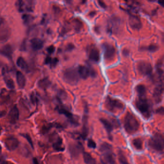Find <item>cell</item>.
<instances>
[{
  "label": "cell",
  "instance_id": "cell-1",
  "mask_svg": "<svg viewBox=\"0 0 164 164\" xmlns=\"http://www.w3.org/2000/svg\"><path fill=\"white\" fill-rule=\"evenodd\" d=\"M124 127L128 133L132 134L138 131L140 128V123L133 114L128 112L124 117Z\"/></svg>",
  "mask_w": 164,
  "mask_h": 164
},
{
  "label": "cell",
  "instance_id": "cell-2",
  "mask_svg": "<svg viewBox=\"0 0 164 164\" xmlns=\"http://www.w3.org/2000/svg\"><path fill=\"white\" fill-rule=\"evenodd\" d=\"M135 105L137 110L146 119L150 118L152 112V107L146 96H138L135 101Z\"/></svg>",
  "mask_w": 164,
  "mask_h": 164
},
{
  "label": "cell",
  "instance_id": "cell-3",
  "mask_svg": "<svg viewBox=\"0 0 164 164\" xmlns=\"http://www.w3.org/2000/svg\"><path fill=\"white\" fill-rule=\"evenodd\" d=\"M104 105L107 110L114 113L122 111L125 109V105L121 101L110 96L106 97Z\"/></svg>",
  "mask_w": 164,
  "mask_h": 164
},
{
  "label": "cell",
  "instance_id": "cell-4",
  "mask_svg": "<svg viewBox=\"0 0 164 164\" xmlns=\"http://www.w3.org/2000/svg\"><path fill=\"white\" fill-rule=\"evenodd\" d=\"M63 79L70 85H75L79 82L81 78L78 73V68H69L65 69L63 73Z\"/></svg>",
  "mask_w": 164,
  "mask_h": 164
},
{
  "label": "cell",
  "instance_id": "cell-5",
  "mask_svg": "<svg viewBox=\"0 0 164 164\" xmlns=\"http://www.w3.org/2000/svg\"><path fill=\"white\" fill-rule=\"evenodd\" d=\"M149 145L152 149L158 152L164 150V135L161 133H156L150 139Z\"/></svg>",
  "mask_w": 164,
  "mask_h": 164
},
{
  "label": "cell",
  "instance_id": "cell-6",
  "mask_svg": "<svg viewBox=\"0 0 164 164\" xmlns=\"http://www.w3.org/2000/svg\"><path fill=\"white\" fill-rule=\"evenodd\" d=\"M58 105L56 108V109L57 110L59 113L65 116L72 125L75 126H78L79 123L78 120L76 119L74 115L71 113V112L62 104V102H58Z\"/></svg>",
  "mask_w": 164,
  "mask_h": 164
},
{
  "label": "cell",
  "instance_id": "cell-7",
  "mask_svg": "<svg viewBox=\"0 0 164 164\" xmlns=\"http://www.w3.org/2000/svg\"><path fill=\"white\" fill-rule=\"evenodd\" d=\"M137 68L138 72L142 76H151L152 73L153 67L152 65L145 60H140L138 62Z\"/></svg>",
  "mask_w": 164,
  "mask_h": 164
},
{
  "label": "cell",
  "instance_id": "cell-8",
  "mask_svg": "<svg viewBox=\"0 0 164 164\" xmlns=\"http://www.w3.org/2000/svg\"><path fill=\"white\" fill-rule=\"evenodd\" d=\"M103 47L104 59L107 62H111L114 59L116 54L115 47L112 45L107 43L103 44Z\"/></svg>",
  "mask_w": 164,
  "mask_h": 164
},
{
  "label": "cell",
  "instance_id": "cell-9",
  "mask_svg": "<svg viewBox=\"0 0 164 164\" xmlns=\"http://www.w3.org/2000/svg\"><path fill=\"white\" fill-rule=\"evenodd\" d=\"M164 93V82L157 83L153 92V97L157 103L161 102Z\"/></svg>",
  "mask_w": 164,
  "mask_h": 164
},
{
  "label": "cell",
  "instance_id": "cell-10",
  "mask_svg": "<svg viewBox=\"0 0 164 164\" xmlns=\"http://www.w3.org/2000/svg\"><path fill=\"white\" fill-rule=\"evenodd\" d=\"M11 31L10 28L7 26L4 20H1V28H0V39L2 43L6 42L10 38Z\"/></svg>",
  "mask_w": 164,
  "mask_h": 164
},
{
  "label": "cell",
  "instance_id": "cell-11",
  "mask_svg": "<svg viewBox=\"0 0 164 164\" xmlns=\"http://www.w3.org/2000/svg\"><path fill=\"white\" fill-rule=\"evenodd\" d=\"M100 121L102 123L103 125L104 128L106 129V131H107L109 139L110 140H112V136L111 135V133L115 128L118 127L119 123L117 122H115V121H109V120L104 119V118L100 119Z\"/></svg>",
  "mask_w": 164,
  "mask_h": 164
},
{
  "label": "cell",
  "instance_id": "cell-12",
  "mask_svg": "<svg viewBox=\"0 0 164 164\" xmlns=\"http://www.w3.org/2000/svg\"><path fill=\"white\" fill-rule=\"evenodd\" d=\"M88 107L87 104L85 105L84 112L83 116V127L82 129V137L83 139L85 140L88 136L89 129H88Z\"/></svg>",
  "mask_w": 164,
  "mask_h": 164
},
{
  "label": "cell",
  "instance_id": "cell-13",
  "mask_svg": "<svg viewBox=\"0 0 164 164\" xmlns=\"http://www.w3.org/2000/svg\"><path fill=\"white\" fill-rule=\"evenodd\" d=\"M88 56L89 59L92 62L98 63L100 61V52L95 45H91L88 48Z\"/></svg>",
  "mask_w": 164,
  "mask_h": 164
},
{
  "label": "cell",
  "instance_id": "cell-14",
  "mask_svg": "<svg viewBox=\"0 0 164 164\" xmlns=\"http://www.w3.org/2000/svg\"><path fill=\"white\" fill-rule=\"evenodd\" d=\"M5 145L8 150L10 151H14L19 146V141L17 138L13 136H10L6 139Z\"/></svg>",
  "mask_w": 164,
  "mask_h": 164
},
{
  "label": "cell",
  "instance_id": "cell-15",
  "mask_svg": "<svg viewBox=\"0 0 164 164\" xmlns=\"http://www.w3.org/2000/svg\"><path fill=\"white\" fill-rule=\"evenodd\" d=\"M128 22L130 27L135 30H139L142 27V23L139 17L135 15H129Z\"/></svg>",
  "mask_w": 164,
  "mask_h": 164
},
{
  "label": "cell",
  "instance_id": "cell-16",
  "mask_svg": "<svg viewBox=\"0 0 164 164\" xmlns=\"http://www.w3.org/2000/svg\"><path fill=\"white\" fill-rule=\"evenodd\" d=\"M83 149V147L80 143L70 145L69 148L70 153L73 158H77Z\"/></svg>",
  "mask_w": 164,
  "mask_h": 164
},
{
  "label": "cell",
  "instance_id": "cell-17",
  "mask_svg": "<svg viewBox=\"0 0 164 164\" xmlns=\"http://www.w3.org/2000/svg\"><path fill=\"white\" fill-rule=\"evenodd\" d=\"M8 119L11 123H15L19 120V112L18 107L15 105L10 109L8 115Z\"/></svg>",
  "mask_w": 164,
  "mask_h": 164
},
{
  "label": "cell",
  "instance_id": "cell-18",
  "mask_svg": "<svg viewBox=\"0 0 164 164\" xmlns=\"http://www.w3.org/2000/svg\"><path fill=\"white\" fill-rule=\"evenodd\" d=\"M13 52V47L10 44L5 45L1 50V54L10 60H12Z\"/></svg>",
  "mask_w": 164,
  "mask_h": 164
},
{
  "label": "cell",
  "instance_id": "cell-19",
  "mask_svg": "<svg viewBox=\"0 0 164 164\" xmlns=\"http://www.w3.org/2000/svg\"><path fill=\"white\" fill-rule=\"evenodd\" d=\"M78 71L81 78L83 79H86L90 76V69L89 67L79 65L78 67Z\"/></svg>",
  "mask_w": 164,
  "mask_h": 164
},
{
  "label": "cell",
  "instance_id": "cell-20",
  "mask_svg": "<svg viewBox=\"0 0 164 164\" xmlns=\"http://www.w3.org/2000/svg\"><path fill=\"white\" fill-rule=\"evenodd\" d=\"M31 47L34 51L41 50L44 45V41L39 38H33L31 40Z\"/></svg>",
  "mask_w": 164,
  "mask_h": 164
},
{
  "label": "cell",
  "instance_id": "cell-21",
  "mask_svg": "<svg viewBox=\"0 0 164 164\" xmlns=\"http://www.w3.org/2000/svg\"><path fill=\"white\" fill-rule=\"evenodd\" d=\"M16 80L19 88L20 89L24 88L26 84V79L22 72L20 71L16 72Z\"/></svg>",
  "mask_w": 164,
  "mask_h": 164
},
{
  "label": "cell",
  "instance_id": "cell-22",
  "mask_svg": "<svg viewBox=\"0 0 164 164\" xmlns=\"http://www.w3.org/2000/svg\"><path fill=\"white\" fill-rule=\"evenodd\" d=\"M16 65L18 67L22 69V70L25 72H29V67L26 61L22 57H19L16 60Z\"/></svg>",
  "mask_w": 164,
  "mask_h": 164
},
{
  "label": "cell",
  "instance_id": "cell-23",
  "mask_svg": "<svg viewBox=\"0 0 164 164\" xmlns=\"http://www.w3.org/2000/svg\"><path fill=\"white\" fill-rule=\"evenodd\" d=\"M51 84V82L47 77L44 78L40 79L38 82V86L41 89L45 90L48 89Z\"/></svg>",
  "mask_w": 164,
  "mask_h": 164
},
{
  "label": "cell",
  "instance_id": "cell-24",
  "mask_svg": "<svg viewBox=\"0 0 164 164\" xmlns=\"http://www.w3.org/2000/svg\"><path fill=\"white\" fill-rule=\"evenodd\" d=\"M99 150L103 154L110 153H112V146L108 143L103 142L100 146Z\"/></svg>",
  "mask_w": 164,
  "mask_h": 164
},
{
  "label": "cell",
  "instance_id": "cell-25",
  "mask_svg": "<svg viewBox=\"0 0 164 164\" xmlns=\"http://www.w3.org/2000/svg\"><path fill=\"white\" fill-rule=\"evenodd\" d=\"M59 59L57 58H52L50 56H47L45 59V64L47 65H49L50 67H55L57 66V65L58 64Z\"/></svg>",
  "mask_w": 164,
  "mask_h": 164
},
{
  "label": "cell",
  "instance_id": "cell-26",
  "mask_svg": "<svg viewBox=\"0 0 164 164\" xmlns=\"http://www.w3.org/2000/svg\"><path fill=\"white\" fill-rule=\"evenodd\" d=\"M63 146L62 139L60 137H58L57 139V141H54L53 146L54 150L59 152V151H63L64 150L65 147Z\"/></svg>",
  "mask_w": 164,
  "mask_h": 164
},
{
  "label": "cell",
  "instance_id": "cell-27",
  "mask_svg": "<svg viewBox=\"0 0 164 164\" xmlns=\"http://www.w3.org/2000/svg\"><path fill=\"white\" fill-rule=\"evenodd\" d=\"M84 161L86 164H96L95 160L89 153L84 152L83 154Z\"/></svg>",
  "mask_w": 164,
  "mask_h": 164
},
{
  "label": "cell",
  "instance_id": "cell-28",
  "mask_svg": "<svg viewBox=\"0 0 164 164\" xmlns=\"http://www.w3.org/2000/svg\"><path fill=\"white\" fill-rule=\"evenodd\" d=\"M3 80L5 81L6 85L8 88L11 90L14 89L15 88L14 82L11 77L6 76H3Z\"/></svg>",
  "mask_w": 164,
  "mask_h": 164
},
{
  "label": "cell",
  "instance_id": "cell-29",
  "mask_svg": "<svg viewBox=\"0 0 164 164\" xmlns=\"http://www.w3.org/2000/svg\"><path fill=\"white\" fill-rule=\"evenodd\" d=\"M136 92L138 96H145L146 94L145 86L143 84H140L136 85L135 88Z\"/></svg>",
  "mask_w": 164,
  "mask_h": 164
},
{
  "label": "cell",
  "instance_id": "cell-30",
  "mask_svg": "<svg viewBox=\"0 0 164 164\" xmlns=\"http://www.w3.org/2000/svg\"><path fill=\"white\" fill-rule=\"evenodd\" d=\"M132 145L137 150H142L143 148V142L141 139L139 138H135L132 141Z\"/></svg>",
  "mask_w": 164,
  "mask_h": 164
},
{
  "label": "cell",
  "instance_id": "cell-31",
  "mask_svg": "<svg viewBox=\"0 0 164 164\" xmlns=\"http://www.w3.org/2000/svg\"><path fill=\"white\" fill-rule=\"evenodd\" d=\"M140 51H148L149 52H155L158 50V46L156 44H151L147 46L141 47Z\"/></svg>",
  "mask_w": 164,
  "mask_h": 164
},
{
  "label": "cell",
  "instance_id": "cell-32",
  "mask_svg": "<svg viewBox=\"0 0 164 164\" xmlns=\"http://www.w3.org/2000/svg\"><path fill=\"white\" fill-rule=\"evenodd\" d=\"M104 161L108 164H114L115 159L112 153L103 154Z\"/></svg>",
  "mask_w": 164,
  "mask_h": 164
},
{
  "label": "cell",
  "instance_id": "cell-33",
  "mask_svg": "<svg viewBox=\"0 0 164 164\" xmlns=\"http://www.w3.org/2000/svg\"><path fill=\"white\" fill-rule=\"evenodd\" d=\"M118 156H119V161L121 164H129L127 158L122 151L119 152Z\"/></svg>",
  "mask_w": 164,
  "mask_h": 164
},
{
  "label": "cell",
  "instance_id": "cell-34",
  "mask_svg": "<svg viewBox=\"0 0 164 164\" xmlns=\"http://www.w3.org/2000/svg\"><path fill=\"white\" fill-rule=\"evenodd\" d=\"M66 97V94L65 91L63 90H59L58 92L57 99V101H62V99H65Z\"/></svg>",
  "mask_w": 164,
  "mask_h": 164
},
{
  "label": "cell",
  "instance_id": "cell-35",
  "mask_svg": "<svg viewBox=\"0 0 164 164\" xmlns=\"http://www.w3.org/2000/svg\"><path fill=\"white\" fill-rule=\"evenodd\" d=\"M30 98H31V102L33 105H38V104L39 102V99L38 97L37 96L36 94L34 92H32L31 94Z\"/></svg>",
  "mask_w": 164,
  "mask_h": 164
},
{
  "label": "cell",
  "instance_id": "cell-36",
  "mask_svg": "<svg viewBox=\"0 0 164 164\" xmlns=\"http://www.w3.org/2000/svg\"><path fill=\"white\" fill-rule=\"evenodd\" d=\"M24 6V2L22 0H18L15 3L16 8L18 9L19 12H20V13L23 12V10H24V9H23Z\"/></svg>",
  "mask_w": 164,
  "mask_h": 164
},
{
  "label": "cell",
  "instance_id": "cell-37",
  "mask_svg": "<svg viewBox=\"0 0 164 164\" xmlns=\"http://www.w3.org/2000/svg\"><path fill=\"white\" fill-rule=\"evenodd\" d=\"M20 135L22 136V137L25 138L28 141L29 145H31L32 149H34V145L33 143L32 140V138H31L30 135L27 133H22L20 134Z\"/></svg>",
  "mask_w": 164,
  "mask_h": 164
},
{
  "label": "cell",
  "instance_id": "cell-38",
  "mask_svg": "<svg viewBox=\"0 0 164 164\" xmlns=\"http://www.w3.org/2000/svg\"><path fill=\"white\" fill-rule=\"evenodd\" d=\"M87 146L88 147L91 149H95L96 147V144L95 142L92 139H89L87 143Z\"/></svg>",
  "mask_w": 164,
  "mask_h": 164
},
{
  "label": "cell",
  "instance_id": "cell-39",
  "mask_svg": "<svg viewBox=\"0 0 164 164\" xmlns=\"http://www.w3.org/2000/svg\"><path fill=\"white\" fill-rule=\"evenodd\" d=\"M19 50L21 51H27V43L26 39L23 40L21 44Z\"/></svg>",
  "mask_w": 164,
  "mask_h": 164
},
{
  "label": "cell",
  "instance_id": "cell-40",
  "mask_svg": "<svg viewBox=\"0 0 164 164\" xmlns=\"http://www.w3.org/2000/svg\"><path fill=\"white\" fill-rule=\"evenodd\" d=\"M31 18V17L28 14H25L22 16V19H23L24 24H28Z\"/></svg>",
  "mask_w": 164,
  "mask_h": 164
},
{
  "label": "cell",
  "instance_id": "cell-41",
  "mask_svg": "<svg viewBox=\"0 0 164 164\" xmlns=\"http://www.w3.org/2000/svg\"><path fill=\"white\" fill-rule=\"evenodd\" d=\"M55 47L53 45H51L48 47L46 49V51L49 54H52L55 51Z\"/></svg>",
  "mask_w": 164,
  "mask_h": 164
},
{
  "label": "cell",
  "instance_id": "cell-42",
  "mask_svg": "<svg viewBox=\"0 0 164 164\" xmlns=\"http://www.w3.org/2000/svg\"><path fill=\"white\" fill-rule=\"evenodd\" d=\"M156 113L160 115H164V107H161L158 108L156 110Z\"/></svg>",
  "mask_w": 164,
  "mask_h": 164
},
{
  "label": "cell",
  "instance_id": "cell-43",
  "mask_svg": "<svg viewBox=\"0 0 164 164\" xmlns=\"http://www.w3.org/2000/svg\"><path fill=\"white\" fill-rule=\"evenodd\" d=\"M26 1L28 4V6L27 7V9L29 10V11H32V6L33 2V0H26Z\"/></svg>",
  "mask_w": 164,
  "mask_h": 164
},
{
  "label": "cell",
  "instance_id": "cell-44",
  "mask_svg": "<svg viewBox=\"0 0 164 164\" xmlns=\"http://www.w3.org/2000/svg\"><path fill=\"white\" fill-rule=\"evenodd\" d=\"M75 24H76V27L77 30H79L81 28V25H82V22L78 20H76L75 22Z\"/></svg>",
  "mask_w": 164,
  "mask_h": 164
},
{
  "label": "cell",
  "instance_id": "cell-45",
  "mask_svg": "<svg viewBox=\"0 0 164 164\" xmlns=\"http://www.w3.org/2000/svg\"><path fill=\"white\" fill-rule=\"evenodd\" d=\"M98 3H99V6L105 9L107 8V6L106 4L104 3V2L103 0H98Z\"/></svg>",
  "mask_w": 164,
  "mask_h": 164
},
{
  "label": "cell",
  "instance_id": "cell-46",
  "mask_svg": "<svg viewBox=\"0 0 164 164\" xmlns=\"http://www.w3.org/2000/svg\"><path fill=\"white\" fill-rule=\"evenodd\" d=\"M74 49V45L72 44H69L66 47V51H71Z\"/></svg>",
  "mask_w": 164,
  "mask_h": 164
},
{
  "label": "cell",
  "instance_id": "cell-47",
  "mask_svg": "<svg viewBox=\"0 0 164 164\" xmlns=\"http://www.w3.org/2000/svg\"><path fill=\"white\" fill-rule=\"evenodd\" d=\"M158 2L161 6L164 7V0H158Z\"/></svg>",
  "mask_w": 164,
  "mask_h": 164
},
{
  "label": "cell",
  "instance_id": "cell-48",
  "mask_svg": "<svg viewBox=\"0 0 164 164\" xmlns=\"http://www.w3.org/2000/svg\"><path fill=\"white\" fill-rule=\"evenodd\" d=\"M1 164H14L13 163H10V162H7L6 161V160H1Z\"/></svg>",
  "mask_w": 164,
  "mask_h": 164
},
{
  "label": "cell",
  "instance_id": "cell-49",
  "mask_svg": "<svg viewBox=\"0 0 164 164\" xmlns=\"http://www.w3.org/2000/svg\"><path fill=\"white\" fill-rule=\"evenodd\" d=\"M33 164H39L38 161V160L36 158H34L33 159Z\"/></svg>",
  "mask_w": 164,
  "mask_h": 164
},
{
  "label": "cell",
  "instance_id": "cell-50",
  "mask_svg": "<svg viewBox=\"0 0 164 164\" xmlns=\"http://www.w3.org/2000/svg\"><path fill=\"white\" fill-rule=\"evenodd\" d=\"M6 114V112L5 111H2L1 112V117H2L5 116Z\"/></svg>",
  "mask_w": 164,
  "mask_h": 164
},
{
  "label": "cell",
  "instance_id": "cell-51",
  "mask_svg": "<svg viewBox=\"0 0 164 164\" xmlns=\"http://www.w3.org/2000/svg\"><path fill=\"white\" fill-rule=\"evenodd\" d=\"M123 53L124 55H127V53H128V51L126 49H125L123 51Z\"/></svg>",
  "mask_w": 164,
  "mask_h": 164
},
{
  "label": "cell",
  "instance_id": "cell-52",
  "mask_svg": "<svg viewBox=\"0 0 164 164\" xmlns=\"http://www.w3.org/2000/svg\"><path fill=\"white\" fill-rule=\"evenodd\" d=\"M87 0H82V3H86Z\"/></svg>",
  "mask_w": 164,
  "mask_h": 164
},
{
  "label": "cell",
  "instance_id": "cell-53",
  "mask_svg": "<svg viewBox=\"0 0 164 164\" xmlns=\"http://www.w3.org/2000/svg\"><path fill=\"white\" fill-rule=\"evenodd\" d=\"M148 1L150 2H154L156 1L157 0H148Z\"/></svg>",
  "mask_w": 164,
  "mask_h": 164
}]
</instances>
